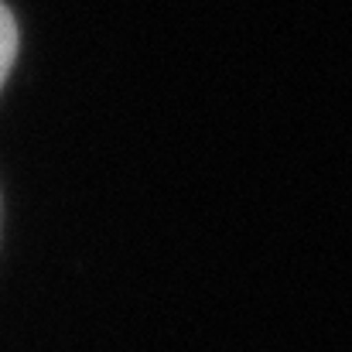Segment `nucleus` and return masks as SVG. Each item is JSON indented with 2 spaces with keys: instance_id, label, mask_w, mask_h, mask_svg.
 Instances as JSON below:
<instances>
[{
  "instance_id": "nucleus-1",
  "label": "nucleus",
  "mask_w": 352,
  "mask_h": 352,
  "mask_svg": "<svg viewBox=\"0 0 352 352\" xmlns=\"http://www.w3.org/2000/svg\"><path fill=\"white\" fill-rule=\"evenodd\" d=\"M17 41H21L17 21H14V14L7 10V3H0V86L7 82V76H10V69H14Z\"/></svg>"
}]
</instances>
